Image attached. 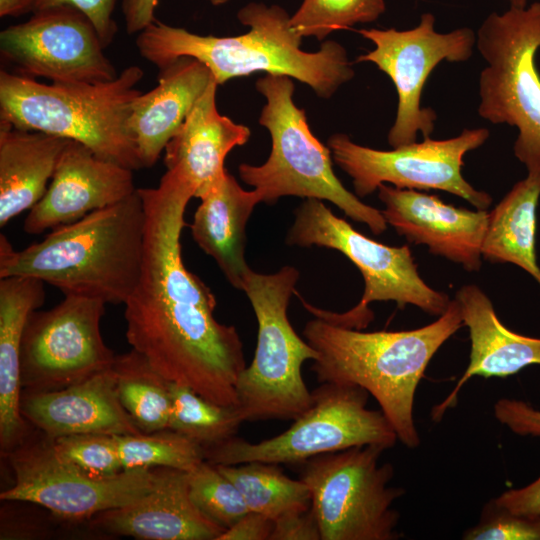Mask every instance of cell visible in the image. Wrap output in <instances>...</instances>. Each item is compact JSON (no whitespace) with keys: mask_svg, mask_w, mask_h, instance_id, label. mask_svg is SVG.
<instances>
[{"mask_svg":"<svg viewBox=\"0 0 540 540\" xmlns=\"http://www.w3.org/2000/svg\"><path fill=\"white\" fill-rule=\"evenodd\" d=\"M146 222L141 273L125 303L126 339L170 382L217 404L237 406L246 367L237 329L218 322L210 288L183 261L181 234L194 191L173 170L138 188Z\"/></svg>","mask_w":540,"mask_h":540,"instance_id":"1","label":"cell"},{"mask_svg":"<svg viewBox=\"0 0 540 540\" xmlns=\"http://www.w3.org/2000/svg\"><path fill=\"white\" fill-rule=\"evenodd\" d=\"M237 18L249 31L225 37L199 35L156 20L138 33L136 47L159 69L181 57L194 58L210 70L217 85L263 71L294 78L327 99L353 78L352 62L338 42L325 41L316 52L303 51L302 37L282 7L251 2Z\"/></svg>","mask_w":540,"mask_h":540,"instance_id":"2","label":"cell"},{"mask_svg":"<svg viewBox=\"0 0 540 540\" xmlns=\"http://www.w3.org/2000/svg\"><path fill=\"white\" fill-rule=\"evenodd\" d=\"M462 326L454 299L437 320L417 329L365 332L315 317L306 323L303 335L318 354L311 366L318 382L366 390L398 440L416 448L420 443L413 414L417 386L434 354Z\"/></svg>","mask_w":540,"mask_h":540,"instance_id":"3","label":"cell"},{"mask_svg":"<svg viewBox=\"0 0 540 540\" xmlns=\"http://www.w3.org/2000/svg\"><path fill=\"white\" fill-rule=\"evenodd\" d=\"M146 214L138 188L128 198L52 229L15 250L0 236V278L30 276L64 295L124 304L142 267Z\"/></svg>","mask_w":540,"mask_h":540,"instance_id":"4","label":"cell"},{"mask_svg":"<svg viewBox=\"0 0 540 540\" xmlns=\"http://www.w3.org/2000/svg\"><path fill=\"white\" fill-rule=\"evenodd\" d=\"M143 75L133 65L110 81L44 84L2 69L1 124L80 142L102 158L138 170L143 167L128 119Z\"/></svg>","mask_w":540,"mask_h":540,"instance_id":"5","label":"cell"},{"mask_svg":"<svg viewBox=\"0 0 540 540\" xmlns=\"http://www.w3.org/2000/svg\"><path fill=\"white\" fill-rule=\"evenodd\" d=\"M256 88L266 99L259 123L269 131L272 147L263 164L239 165L241 180L254 187L262 202L274 203L283 196L329 201L373 234L383 233L387 222L382 211L362 202L335 175L329 147L313 135L305 111L293 100L291 78L267 74Z\"/></svg>","mask_w":540,"mask_h":540,"instance_id":"6","label":"cell"},{"mask_svg":"<svg viewBox=\"0 0 540 540\" xmlns=\"http://www.w3.org/2000/svg\"><path fill=\"white\" fill-rule=\"evenodd\" d=\"M299 271L284 266L272 274H248L243 290L258 323L257 346L236 383L238 408L245 421L294 420L312 404L302 366L316 350L294 330L288 305Z\"/></svg>","mask_w":540,"mask_h":540,"instance_id":"7","label":"cell"},{"mask_svg":"<svg viewBox=\"0 0 540 540\" xmlns=\"http://www.w3.org/2000/svg\"><path fill=\"white\" fill-rule=\"evenodd\" d=\"M286 243L298 247H324L345 255L361 272L364 292L359 303L343 312L317 308L300 298L314 316L333 324L364 329L374 319L369 304L394 301L399 309L413 305L433 315H442L449 296L424 282L407 245L388 246L363 235L346 220L332 213L322 200L309 198L295 211Z\"/></svg>","mask_w":540,"mask_h":540,"instance_id":"8","label":"cell"},{"mask_svg":"<svg viewBox=\"0 0 540 540\" xmlns=\"http://www.w3.org/2000/svg\"><path fill=\"white\" fill-rule=\"evenodd\" d=\"M476 46L487 66L479 76V115L516 127L514 155L528 174H540V2L493 12L481 24Z\"/></svg>","mask_w":540,"mask_h":540,"instance_id":"9","label":"cell"},{"mask_svg":"<svg viewBox=\"0 0 540 540\" xmlns=\"http://www.w3.org/2000/svg\"><path fill=\"white\" fill-rule=\"evenodd\" d=\"M311 406L279 435L251 443L236 436L204 448L215 465L250 461L300 465L317 455L351 447L392 448L396 432L381 410L367 407L369 393L359 386L320 383Z\"/></svg>","mask_w":540,"mask_h":540,"instance_id":"10","label":"cell"},{"mask_svg":"<svg viewBox=\"0 0 540 540\" xmlns=\"http://www.w3.org/2000/svg\"><path fill=\"white\" fill-rule=\"evenodd\" d=\"M381 446L365 445L325 453L303 462L300 479L311 493L321 540H393L404 494L391 486L390 463L379 464Z\"/></svg>","mask_w":540,"mask_h":540,"instance_id":"11","label":"cell"},{"mask_svg":"<svg viewBox=\"0 0 540 540\" xmlns=\"http://www.w3.org/2000/svg\"><path fill=\"white\" fill-rule=\"evenodd\" d=\"M6 457L14 483L0 493L3 502L40 505L54 516L74 522L137 500L157 485L162 468L92 474L63 458L44 434L36 440L28 437Z\"/></svg>","mask_w":540,"mask_h":540,"instance_id":"12","label":"cell"},{"mask_svg":"<svg viewBox=\"0 0 540 540\" xmlns=\"http://www.w3.org/2000/svg\"><path fill=\"white\" fill-rule=\"evenodd\" d=\"M486 128L464 129L458 136L434 140L425 138L392 150H378L353 142L336 133L328 139L334 162L352 178L354 191L364 197L381 184L401 189L441 190L486 210L490 194L475 189L463 177L464 156L489 138Z\"/></svg>","mask_w":540,"mask_h":540,"instance_id":"13","label":"cell"},{"mask_svg":"<svg viewBox=\"0 0 540 540\" xmlns=\"http://www.w3.org/2000/svg\"><path fill=\"white\" fill-rule=\"evenodd\" d=\"M106 303L64 295L51 309L33 311L21 344L22 391H53L112 367L116 354L105 344L100 323Z\"/></svg>","mask_w":540,"mask_h":540,"instance_id":"14","label":"cell"},{"mask_svg":"<svg viewBox=\"0 0 540 540\" xmlns=\"http://www.w3.org/2000/svg\"><path fill=\"white\" fill-rule=\"evenodd\" d=\"M435 17L421 15L419 24L408 30L359 29L358 33L374 44V49L357 58L371 62L392 80L397 96V112L388 133L392 148L416 142L417 134L429 138L437 115L421 106L425 83L442 61L464 62L473 54L476 35L468 27L448 33L435 31Z\"/></svg>","mask_w":540,"mask_h":540,"instance_id":"15","label":"cell"},{"mask_svg":"<svg viewBox=\"0 0 540 540\" xmlns=\"http://www.w3.org/2000/svg\"><path fill=\"white\" fill-rule=\"evenodd\" d=\"M32 14L0 33L1 56L21 75L52 83H100L118 76L95 26L80 10L60 5Z\"/></svg>","mask_w":540,"mask_h":540,"instance_id":"16","label":"cell"},{"mask_svg":"<svg viewBox=\"0 0 540 540\" xmlns=\"http://www.w3.org/2000/svg\"><path fill=\"white\" fill-rule=\"evenodd\" d=\"M133 171L69 140L45 194L25 218L24 231L41 234L123 201L137 190Z\"/></svg>","mask_w":540,"mask_h":540,"instance_id":"17","label":"cell"},{"mask_svg":"<svg viewBox=\"0 0 540 540\" xmlns=\"http://www.w3.org/2000/svg\"><path fill=\"white\" fill-rule=\"evenodd\" d=\"M377 190L387 224L408 242L426 245L431 254L466 271L480 270L489 212L458 208L413 189L381 184Z\"/></svg>","mask_w":540,"mask_h":540,"instance_id":"18","label":"cell"},{"mask_svg":"<svg viewBox=\"0 0 540 540\" xmlns=\"http://www.w3.org/2000/svg\"><path fill=\"white\" fill-rule=\"evenodd\" d=\"M89 521L97 532L141 540H218L224 532L193 503L187 471L166 467L151 491Z\"/></svg>","mask_w":540,"mask_h":540,"instance_id":"19","label":"cell"},{"mask_svg":"<svg viewBox=\"0 0 540 540\" xmlns=\"http://www.w3.org/2000/svg\"><path fill=\"white\" fill-rule=\"evenodd\" d=\"M25 420L51 439L74 434L142 433L122 407L112 367L53 391H22Z\"/></svg>","mask_w":540,"mask_h":540,"instance_id":"20","label":"cell"},{"mask_svg":"<svg viewBox=\"0 0 540 540\" xmlns=\"http://www.w3.org/2000/svg\"><path fill=\"white\" fill-rule=\"evenodd\" d=\"M455 299L463 325L469 330V364L451 393L433 407L431 417L435 422L455 406L460 389L470 378H505L530 365H540V338L521 335L505 327L491 300L478 286H462Z\"/></svg>","mask_w":540,"mask_h":540,"instance_id":"21","label":"cell"},{"mask_svg":"<svg viewBox=\"0 0 540 540\" xmlns=\"http://www.w3.org/2000/svg\"><path fill=\"white\" fill-rule=\"evenodd\" d=\"M213 82L212 73L203 63L181 57L160 69L155 88L133 100L128 127L143 168L157 162Z\"/></svg>","mask_w":540,"mask_h":540,"instance_id":"22","label":"cell"},{"mask_svg":"<svg viewBox=\"0 0 540 540\" xmlns=\"http://www.w3.org/2000/svg\"><path fill=\"white\" fill-rule=\"evenodd\" d=\"M217 86H209L164 149L166 168L185 178L199 199L225 174L229 152L250 137L247 126L218 112Z\"/></svg>","mask_w":540,"mask_h":540,"instance_id":"23","label":"cell"},{"mask_svg":"<svg viewBox=\"0 0 540 540\" xmlns=\"http://www.w3.org/2000/svg\"><path fill=\"white\" fill-rule=\"evenodd\" d=\"M44 282L30 276L0 278V450L7 456L29 437L20 411L21 344L30 314L45 301Z\"/></svg>","mask_w":540,"mask_h":540,"instance_id":"24","label":"cell"},{"mask_svg":"<svg viewBox=\"0 0 540 540\" xmlns=\"http://www.w3.org/2000/svg\"><path fill=\"white\" fill-rule=\"evenodd\" d=\"M200 200L190 225L193 240L215 260L231 286L243 290L252 270L245 258L246 226L261 196L255 189H243L226 171Z\"/></svg>","mask_w":540,"mask_h":540,"instance_id":"25","label":"cell"},{"mask_svg":"<svg viewBox=\"0 0 540 540\" xmlns=\"http://www.w3.org/2000/svg\"><path fill=\"white\" fill-rule=\"evenodd\" d=\"M69 140L0 125V226L30 210L45 194Z\"/></svg>","mask_w":540,"mask_h":540,"instance_id":"26","label":"cell"},{"mask_svg":"<svg viewBox=\"0 0 540 540\" xmlns=\"http://www.w3.org/2000/svg\"><path fill=\"white\" fill-rule=\"evenodd\" d=\"M540 174L518 181L489 212L481 254L490 263H511L530 274L540 287L536 254Z\"/></svg>","mask_w":540,"mask_h":540,"instance_id":"27","label":"cell"},{"mask_svg":"<svg viewBox=\"0 0 540 540\" xmlns=\"http://www.w3.org/2000/svg\"><path fill=\"white\" fill-rule=\"evenodd\" d=\"M119 401L142 433L168 429L169 382L139 352L116 355L112 365Z\"/></svg>","mask_w":540,"mask_h":540,"instance_id":"28","label":"cell"},{"mask_svg":"<svg viewBox=\"0 0 540 540\" xmlns=\"http://www.w3.org/2000/svg\"><path fill=\"white\" fill-rule=\"evenodd\" d=\"M216 466L238 488L249 511L274 521L288 512L311 507L305 482L288 477L278 464L250 461Z\"/></svg>","mask_w":540,"mask_h":540,"instance_id":"29","label":"cell"},{"mask_svg":"<svg viewBox=\"0 0 540 540\" xmlns=\"http://www.w3.org/2000/svg\"><path fill=\"white\" fill-rule=\"evenodd\" d=\"M171 412L168 429L204 448L237 435L244 418L238 406L217 404L189 387L169 382Z\"/></svg>","mask_w":540,"mask_h":540,"instance_id":"30","label":"cell"},{"mask_svg":"<svg viewBox=\"0 0 540 540\" xmlns=\"http://www.w3.org/2000/svg\"><path fill=\"white\" fill-rule=\"evenodd\" d=\"M114 436L123 470L166 467L190 471L205 460L203 446L171 429Z\"/></svg>","mask_w":540,"mask_h":540,"instance_id":"31","label":"cell"},{"mask_svg":"<svg viewBox=\"0 0 540 540\" xmlns=\"http://www.w3.org/2000/svg\"><path fill=\"white\" fill-rule=\"evenodd\" d=\"M385 9V0H303L290 24L302 38L323 40L334 31L374 22Z\"/></svg>","mask_w":540,"mask_h":540,"instance_id":"32","label":"cell"},{"mask_svg":"<svg viewBox=\"0 0 540 540\" xmlns=\"http://www.w3.org/2000/svg\"><path fill=\"white\" fill-rule=\"evenodd\" d=\"M187 473L193 503L224 531L249 512L238 488L215 464L204 460Z\"/></svg>","mask_w":540,"mask_h":540,"instance_id":"33","label":"cell"},{"mask_svg":"<svg viewBox=\"0 0 540 540\" xmlns=\"http://www.w3.org/2000/svg\"><path fill=\"white\" fill-rule=\"evenodd\" d=\"M55 450L83 470L110 476L123 471L117 442L109 434H74L52 439Z\"/></svg>","mask_w":540,"mask_h":540,"instance_id":"34","label":"cell"},{"mask_svg":"<svg viewBox=\"0 0 540 540\" xmlns=\"http://www.w3.org/2000/svg\"><path fill=\"white\" fill-rule=\"evenodd\" d=\"M466 540H540V517H529L511 513L489 503L481 521L468 529Z\"/></svg>","mask_w":540,"mask_h":540,"instance_id":"35","label":"cell"},{"mask_svg":"<svg viewBox=\"0 0 540 540\" xmlns=\"http://www.w3.org/2000/svg\"><path fill=\"white\" fill-rule=\"evenodd\" d=\"M117 2L118 0H29V13L60 5L72 6L90 19L105 48L117 33V24L113 18Z\"/></svg>","mask_w":540,"mask_h":540,"instance_id":"36","label":"cell"},{"mask_svg":"<svg viewBox=\"0 0 540 540\" xmlns=\"http://www.w3.org/2000/svg\"><path fill=\"white\" fill-rule=\"evenodd\" d=\"M494 415L515 434L540 436V410L525 401L502 398L494 405Z\"/></svg>","mask_w":540,"mask_h":540,"instance_id":"37","label":"cell"},{"mask_svg":"<svg viewBox=\"0 0 540 540\" xmlns=\"http://www.w3.org/2000/svg\"><path fill=\"white\" fill-rule=\"evenodd\" d=\"M271 540H321L311 507L294 510L275 519Z\"/></svg>","mask_w":540,"mask_h":540,"instance_id":"38","label":"cell"},{"mask_svg":"<svg viewBox=\"0 0 540 540\" xmlns=\"http://www.w3.org/2000/svg\"><path fill=\"white\" fill-rule=\"evenodd\" d=\"M493 502L517 515L540 517V477L527 486L503 492Z\"/></svg>","mask_w":540,"mask_h":540,"instance_id":"39","label":"cell"},{"mask_svg":"<svg viewBox=\"0 0 540 540\" xmlns=\"http://www.w3.org/2000/svg\"><path fill=\"white\" fill-rule=\"evenodd\" d=\"M274 521L262 514L249 511L218 540H271Z\"/></svg>","mask_w":540,"mask_h":540,"instance_id":"40","label":"cell"},{"mask_svg":"<svg viewBox=\"0 0 540 540\" xmlns=\"http://www.w3.org/2000/svg\"><path fill=\"white\" fill-rule=\"evenodd\" d=\"M212 5L219 6L230 0H208ZM159 0H122V15L125 28L129 34L139 33L155 22V10Z\"/></svg>","mask_w":540,"mask_h":540,"instance_id":"41","label":"cell"},{"mask_svg":"<svg viewBox=\"0 0 540 540\" xmlns=\"http://www.w3.org/2000/svg\"><path fill=\"white\" fill-rule=\"evenodd\" d=\"M29 13V0H0L1 17H17Z\"/></svg>","mask_w":540,"mask_h":540,"instance_id":"42","label":"cell"},{"mask_svg":"<svg viewBox=\"0 0 540 540\" xmlns=\"http://www.w3.org/2000/svg\"><path fill=\"white\" fill-rule=\"evenodd\" d=\"M527 0H516L515 4L512 6L525 7Z\"/></svg>","mask_w":540,"mask_h":540,"instance_id":"43","label":"cell"},{"mask_svg":"<svg viewBox=\"0 0 540 540\" xmlns=\"http://www.w3.org/2000/svg\"><path fill=\"white\" fill-rule=\"evenodd\" d=\"M508 1L511 3V5H514L516 2V0H508Z\"/></svg>","mask_w":540,"mask_h":540,"instance_id":"44","label":"cell"}]
</instances>
